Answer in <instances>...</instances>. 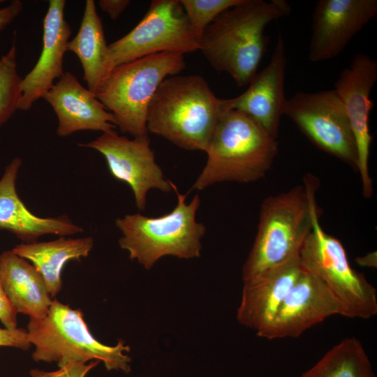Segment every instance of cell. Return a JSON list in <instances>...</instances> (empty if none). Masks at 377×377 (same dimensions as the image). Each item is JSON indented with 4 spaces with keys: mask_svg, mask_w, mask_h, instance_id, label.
I'll return each instance as SVG.
<instances>
[{
    "mask_svg": "<svg viewBox=\"0 0 377 377\" xmlns=\"http://www.w3.org/2000/svg\"><path fill=\"white\" fill-rule=\"evenodd\" d=\"M290 10L282 0H241L207 26L199 50L216 71L228 73L237 86H246L265 52V27Z\"/></svg>",
    "mask_w": 377,
    "mask_h": 377,
    "instance_id": "cell-1",
    "label": "cell"
},
{
    "mask_svg": "<svg viewBox=\"0 0 377 377\" xmlns=\"http://www.w3.org/2000/svg\"><path fill=\"white\" fill-rule=\"evenodd\" d=\"M228 110L206 80L199 75L165 79L147 111L148 132L180 148L205 151L221 119Z\"/></svg>",
    "mask_w": 377,
    "mask_h": 377,
    "instance_id": "cell-2",
    "label": "cell"
},
{
    "mask_svg": "<svg viewBox=\"0 0 377 377\" xmlns=\"http://www.w3.org/2000/svg\"><path fill=\"white\" fill-rule=\"evenodd\" d=\"M304 184L263 200L257 234L242 267L243 281L299 257L318 208L313 177H306Z\"/></svg>",
    "mask_w": 377,
    "mask_h": 377,
    "instance_id": "cell-3",
    "label": "cell"
},
{
    "mask_svg": "<svg viewBox=\"0 0 377 377\" xmlns=\"http://www.w3.org/2000/svg\"><path fill=\"white\" fill-rule=\"evenodd\" d=\"M207 161L192 188L219 182L250 183L263 178L278 152V142L249 115L225 112L205 151Z\"/></svg>",
    "mask_w": 377,
    "mask_h": 377,
    "instance_id": "cell-4",
    "label": "cell"
},
{
    "mask_svg": "<svg viewBox=\"0 0 377 377\" xmlns=\"http://www.w3.org/2000/svg\"><path fill=\"white\" fill-rule=\"evenodd\" d=\"M171 186L177 202L170 212L157 217L140 213L126 214L115 221L122 234L120 247L128 252L131 260L147 269L163 256L190 259L200 256L206 228L195 219L200 197L195 195L186 203L187 194H181L173 182Z\"/></svg>",
    "mask_w": 377,
    "mask_h": 377,
    "instance_id": "cell-5",
    "label": "cell"
},
{
    "mask_svg": "<svg viewBox=\"0 0 377 377\" xmlns=\"http://www.w3.org/2000/svg\"><path fill=\"white\" fill-rule=\"evenodd\" d=\"M27 331L35 349V362H56L59 367L69 363L102 361L106 369L131 370V358L125 353L130 350L124 341L114 346L101 343L90 332L80 309L53 300L47 315L31 318Z\"/></svg>",
    "mask_w": 377,
    "mask_h": 377,
    "instance_id": "cell-6",
    "label": "cell"
},
{
    "mask_svg": "<svg viewBox=\"0 0 377 377\" xmlns=\"http://www.w3.org/2000/svg\"><path fill=\"white\" fill-rule=\"evenodd\" d=\"M186 67L184 54L160 52L112 68L95 96L114 117L116 126L133 138L148 135L149 103L162 82Z\"/></svg>",
    "mask_w": 377,
    "mask_h": 377,
    "instance_id": "cell-7",
    "label": "cell"
},
{
    "mask_svg": "<svg viewBox=\"0 0 377 377\" xmlns=\"http://www.w3.org/2000/svg\"><path fill=\"white\" fill-rule=\"evenodd\" d=\"M299 258L303 267L320 279L341 303L347 318L368 319L377 313L376 289L350 266L341 242L322 228L318 209Z\"/></svg>",
    "mask_w": 377,
    "mask_h": 377,
    "instance_id": "cell-8",
    "label": "cell"
},
{
    "mask_svg": "<svg viewBox=\"0 0 377 377\" xmlns=\"http://www.w3.org/2000/svg\"><path fill=\"white\" fill-rule=\"evenodd\" d=\"M200 40L179 0H154L131 31L108 45L107 74L117 66L147 55L195 52Z\"/></svg>",
    "mask_w": 377,
    "mask_h": 377,
    "instance_id": "cell-9",
    "label": "cell"
},
{
    "mask_svg": "<svg viewBox=\"0 0 377 377\" xmlns=\"http://www.w3.org/2000/svg\"><path fill=\"white\" fill-rule=\"evenodd\" d=\"M286 115L323 151L357 169V152L344 106L334 89L300 91L287 98Z\"/></svg>",
    "mask_w": 377,
    "mask_h": 377,
    "instance_id": "cell-10",
    "label": "cell"
},
{
    "mask_svg": "<svg viewBox=\"0 0 377 377\" xmlns=\"http://www.w3.org/2000/svg\"><path fill=\"white\" fill-rule=\"evenodd\" d=\"M79 146L99 151L105 158L110 174L131 187L138 209L145 210L151 189L168 193L172 190L155 161L148 135L131 140L114 130L103 133L95 140Z\"/></svg>",
    "mask_w": 377,
    "mask_h": 377,
    "instance_id": "cell-11",
    "label": "cell"
},
{
    "mask_svg": "<svg viewBox=\"0 0 377 377\" xmlns=\"http://www.w3.org/2000/svg\"><path fill=\"white\" fill-rule=\"evenodd\" d=\"M376 81L377 61L368 54L357 53L340 72L334 89L344 106L353 133L357 152V170L361 177L363 195L367 198L373 193L369 172L372 140L369 115L374 104L370 94Z\"/></svg>",
    "mask_w": 377,
    "mask_h": 377,
    "instance_id": "cell-12",
    "label": "cell"
},
{
    "mask_svg": "<svg viewBox=\"0 0 377 377\" xmlns=\"http://www.w3.org/2000/svg\"><path fill=\"white\" fill-rule=\"evenodd\" d=\"M346 311L324 282L304 268L270 325L257 334L267 339L296 338L327 318Z\"/></svg>",
    "mask_w": 377,
    "mask_h": 377,
    "instance_id": "cell-13",
    "label": "cell"
},
{
    "mask_svg": "<svg viewBox=\"0 0 377 377\" xmlns=\"http://www.w3.org/2000/svg\"><path fill=\"white\" fill-rule=\"evenodd\" d=\"M376 15V0L318 1L313 14L309 59L320 62L337 57Z\"/></svg>",
    "mask_w": 377,
    "mask_h": 377,
    "instance_id": "cell-14",
    "label": "cell"
},
{
    "mask_svg": "<svg viewBox=\"0 0 377 377\" xmlns=\"http://www.w3.org/2000/svg\"><path fill=\"white\" fill-rule=\"evenodd\" d=\"M286 64V44L279 34L267 65L253 76L242 94L224 98L227 110H236L249 115L276 139L287 99L284 91Z\"/></svg>",
    "mask_w": 377,
    "mask_h": 377,
    "instance_id": "cell-15",
    "label": "cell"
},
{
    "mask_svg": "<svg viewBox=\"0 0 377 377\" xmlns=\"http://www.w3.org/2000/svg\"><path fill=\"white\" fill-rule=\"evenodd\" d=\"M65 0H50L43 20V47L31 71L22 80L18 110L30 109L64 73V57L71 34L64 17Z\"/></svg>",
    "mask_w": 377,
    "mask_h": 377,
    "instance_id": "cell-16",
    "label": "cell"
},
{
    "mask_svg": "<svg viewBox=\"0 0 377 377\" xmlns=\"http://www.w3.org/2000/svg\"><path fill=\"white\" fill-rule=\"evenodd\" d=\"M43 98L54 111L58 126L57 133L66 137L80 131L114 130L116 121L95 94L84 87L71 72H65L54 82Z\"/></svg>",
    "mask_w": 377,
    "mask_h": 377,
    "instance_id": "cell-17",
    "label": "cell"
},
{
    "mask_svg": "<svg viewBox=\"0 0 377 377\" xmlns=\"http://www.w3.org/2000/svg\"><path fill=\"white\" fill-rule=\"evenodd\" d=\"M303 270L298 257L244 281L237 312L239 323L256 334L265 330Z\"/></svg>",
    "mask_w": 377,
    "mask_h": 377,
    "instance_id": "cell-18",
    "label": "cell"
},
{
    "mask_svg": "<svg viewBox=\"0 0 377 377\" xmlns=\"http://www.w3.org/2000/svg\"><path fill=\"white\" fill-rule=\"evenodd\" d=\"M21 165L20 158H13L0 179V229L14 234L23 243L35 242L44 235L66 236L82 232L83 228L66 215L40 217L27 208L15 186Z\"/></svg>",
    "mask_w": 377,
    "mask_h": 377,
    "instance_id": "cell-19",
    "label": "cell"
},
{
    "mask_svg": "<svg viewBox=\"0 0 377 377\" xmlns=\"http://www.w3.org/2000/svg\"><path fill=\"white\" fill-rule=\"evenodd\" d=\"M3 290L16 311L31 318H41L52 302L41 274L27 260L12 250L0 255Z\"/></svg>",
    "mask_w": 377,
    "mask_h": 377,
    "instance_id": "cell-20",
    "label": "cell"
},
{
    "mask_svg": "<svg viewBox=\"0 0 377 377\" xmlns=\"http://www.w3.org/2000/svg\"><path fill=\"white\" fill-rule=\"evenodd\" d=\"M93 246L91 237L75 239L61 237L50 242H22L12 251L33 263L43 276L48 292L53 297L61 290V271L66 263L87 258Z\"/></svg>",
    "mask_w": 377,
    "mask_h": 377,
    "instance_id": "cell-21",
    "label": "cell"
},
{
    "mask_svg": "<svg viewBox=\"0 0 377 377\" xmlns=\"http://www.w3.org/2000/svg\"><path fill=\"white\" fill-rule=\"evenodd\" d=\"M108 45L94 0H87L76 36L68 41L67 51L79 59L87 88L94 94L107 75Z\"/></svg>",
    "mask_w": 377,
    "mask_h": 377,
    "instance_id": "cell-22",
    "label": "cell"
},
{
    "mask_svg": "<svg viewBox=\"0 0 377 377\" xmlns=\"http://www.w3.org/2000/svg\"><path fill=\"white\" fill-rule=\"evenodd\" d=\"M300 377H376L360 341L346 338L330 349Z\"/></svg>",
    "mask_w": 377,
    "mask_h": 377,
    "instance_id": "cell-23",
    "label": "cell"
},
{
    "mask_svg": "<svg viewBox=\"0 0 377 377\" xmlns=\"http://www.w3.org/2000/svg\"><path fill=\"white\" fill-rule=\"evenodd\" d=\"M22 80L17 71L15 37L9 50L0 58V126L18 110Z\"/></svg>",
    "mask_w": 377,
    "mask_h": 377,
    "instance_id": "cell-24",
    "label": "cell"
},
{
    "mask_svg": "<svg viewBox=\"0 0 377 377\" xmlns=\"http://www.w3.org/2000/svg\"><path fill=\"white\" fill-rule=\"evenodd\" d=\"M194 30L201 37L205 29L221 13L241 0H179Z\"/></svg>",
    "mask_w": 377,
    "mask_h": 377,
    "instance_id": "cell-25",
    "label": "cell"
},
{
    "mask_svg": "<svg viewBox=\"0 0 377 377\" xmlns=\"http://www.w3.org/2000/svg\"><path fill=\"white\" fill-rule=\"evenodd\" d=\"M100 361L93 360L89 363L74 362L67 364L57 371H45L38 369L30 370L31 377H85Z\"/></svg>",
    "mask_w": 377,
    "mask_h": 377,
    "instance_id": "cell-26",
    "label": "cell"
},
{
    "mask_svg": "<svg viewBox=\"0 0 377 377\" xmlns=\"http://www.w3.org/2000/svg\"><path fill=\"white\" fill-rule=\"evenodd\" d=\"M31 346L27 330L23 328L8 330L0 327V346L28 350Z\"/></svg>",
    "mask_w": 377,
    "mask_h": 377,
    "instance_id": "cell-27",
    "label": "cell"
},
{
    "mask_svg": "<svg viewBox=\"0 0 377 377\" xmlns=\"http://www.w3.org/2000/svg\"><path fill=\"white\" fill-rule=\"evenodd\" d=\"M17 312L8 299L1 283L0 274V320L8 330L17 328Z\"/></svg>",
    "mask_w": 377,
    "mask_h": 377,
    "instance_id": "cell-28",
    "label": "cell"
},
{
    "mask_svg": "<svg viewBox=\"0 0 377 377\" xmlns=\"http://www.w3.org/2000/svg\"><path fill=\"white\" fill-rule=\"evenodd\" d=\"M22 9V3L20 0L12 1L7 6L0 7V31L20 15Z\"/></svg>",
    "mask_w": 377,
    "mask_h": 377,
    "instance_id": "cell-29",
    "label": "cell"
},
{
    "mask_svg": "<svg viewBox=\"0 0 377 377\" xmlns=\"http://www.w3.org/2000/svg\"><path fill=\"white\" fill-rule=\"evenodd\" d=\"M130 3L128 0H100V8L106 13L112 20H117Z\"/></svg>",
    "mask_w": 377,
    "mask_h": 377,
    "instance_id": "cell-30",
    "label": "cell"
},
{
    "mask_svg": "<svg viewBox=\"0 0 377 377\" xmlns=\"http://www.w3.org/2000/svg\"><path fill=\"white\" fill-rule=\"evenodd\" d=\"M357 263L362 266L376 267V252L369 253L364 257L357 258Z\"/></svg>",
    "mask_w": 377,
    "mask_h": 377,
    "instance_id": "cell-31",
    "label": "cell"
}]
</instances>
